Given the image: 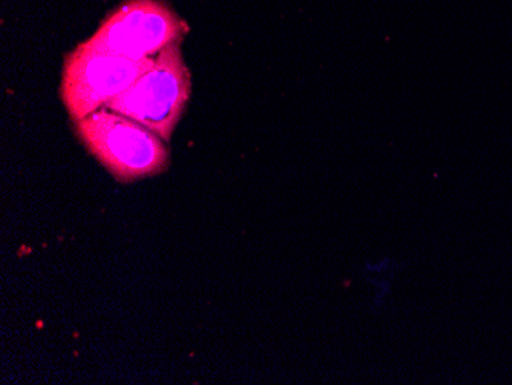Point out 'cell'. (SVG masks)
Returning <instances> with one entry per match:
<instances>
[{
  "mask_svg": "<svg viewBox=\"0 0 512 385\" xmlns=\"http://www.w3.org/2000/svg\"><path fill=\"white\" fill-rule=\"evenodd\" d=\"M77 140L119 183H132L168 171V143L129 117L99 109L73 123Z\"/></svg>",
  "mask_w": 512,
  "mask_h": 385,
  "instance_id": "6da1fadb",
  "label": "cell"
},
{
  "mask_svg": "<svg viewBox=\"0 0 512 385\" xmlns=\"http://www.w3.org/2000/svg\"><path fill=\"white\" fill-rule=\"evenodd\" d=\"M155 57L131 59L91 45L88 40L63 60L59 94L71 122L91 116L152 68Z\"/></svg>",
  "mask_w": 512,
  "mask_h": 385,
  "instance_id": "7a4b0ae2",
  "label": "cell"
},
{
  "mask_svg": "<svg viewBox=\"0 0 512 385\" xmlns=\"http://www.w3.org/2000/svg\"><path fill=\"white\" fill-rule=\"evenodd\" d=\"M191 96L192 74L178 42L155 56L152 68L105 108L142 123L169 143Z\"/></svg>",
  "mask_w": 512,
  "mask_h": 385,
  "instance_id": "3957f363",
  "label": "cell"
},
{
  "mask_svg": "<svg viewBox=\"0 0 512 385\" xmlns=\"http://www.w3.org/2000/svg\"><path fill=\"white\" fill-rule=\"evenodd\" d=\"M191 27L165 0H123L88 42L131 59L155 57L183 43Z\"/></svg>",
  "mask_w": 512,
  "mask_h": 385,
  "instance_id": "277c9868",
  "label": "cell"
}]
</instances>
